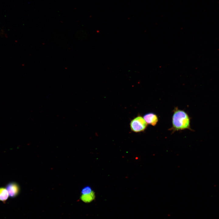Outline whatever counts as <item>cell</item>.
I'll return each instance as SVG.
<instances>
[{"label":"cell","instance_id":"obj_7","mask_svg":"<svg viewBox=\"0 0 219 219\" xmlns=\"http://www.w3.org/2000/svg\"><path fill=\"white\" fill-rule=\"evenodd\" d=\"M92 191L90 187L86 186L82 189L81 191V193L82 194H88L90 193Z\"/></svg>","mask_w":219,"mask_h":219},{"label":"cell","instance_id":"obj_5","mask_svg":"<svg viewBox=\"0 0 219 219\" xmlns=\"http://www.w3.org/2000/svg\"><path fill=\"white\" fill-rule=\"evenodd\" d=\"M9 195L6 188L0 187V201L5 203L8 199Z\"/></svg>","mask_w":219,"mask_h":219},{"label":"cell","instance_id":"obj_3","mask_svg":"<svg viewBox=\"0 0 219 219\" xmlns=\"http://www.w3.org/2000/svg\"><path fill=\"white\" fill-rule=\"evenodd\" d=\"M9 196L11 198L16 197L19 194L20 187L19 185L15 182H9L6 186Z\"/></svg>","mask_w":219,"mask_h":219},{"label":"cell","instance_id":"obj_1","mask_svg":"<svg viewBox=\"0 0 219 219\" xmlns=\"http://www.w3.org/2000/svg\"><path fill=\"white\" fill-rule=\"evenodd\" d=\"M190 119L184 111L175 108L172 118V126L170 130L173 133L176 131L189 129L190 127Z\"/></svg>","mask_w":219,"mask_h":219},{"label":"cell","instance_id":"obj_6","mask_svg":"<svg viewBox=\"0 0 219 219\" xmlns=\"http://www.w3.org/2000/svg\"><path fill=\"white\" fill-rule=\"evenodd\" d=\"M95 197V193L92 191L89 194H82L81 196V199L85 202L89 203L94 200Z\"/></svg>","mask_w":219,"mask_h":219},{"label":"cell","instance_id":"obj_4","mask_svg":"<svg viewBox=\"0 0 219 219\" xmlns=\"http://www.w3.org/2000/svg\"><path fill=\"white\" fill-rule=\"evenodd\" d=\"M143 118L148 124L154 126L156 125L158 120L157 116L153 113L145 114Z\"/></svg>","mask_w":219,"mask_h":219},{"label":"cell","instance_id":"obj_2","mask_svg":"<svg viewBox=\"0 0 219 219\" xmlns=\"http://www.w3.org/2000/svg\"><path fill=\"white\" fill-rule=\"evenodd\" d=\"M148 124L143 117L138 115L131 120L130 125L132 131L140 133L143 132L146 130Z\"/></svg>","mask_w":219,"mask_h":219}]
</instances>
